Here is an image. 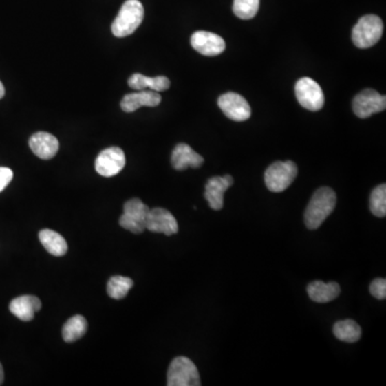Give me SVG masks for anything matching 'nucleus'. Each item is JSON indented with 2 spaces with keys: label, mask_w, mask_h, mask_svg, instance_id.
<instances>
[{
  "label": "nucleus",
  "mask_w": 386,
  "mask_h": 386,
  "mask_svg": "<svg viewBox=\"0 0 386 386\" xmlns=\"http://www.w3.org/2000/svg\"><path fill=\"white\" fill-rule=\"evenodd\" d=\"M146 230L153 233H162L167 236L174 235L178 232V224L175 217L171 214L168 209H149L146 218Z\"/></svg>",
  "instance_id": "9b49d317"
},
{
  "label": "nucleus",
  "mask_w": 386,
  "mask_h": 386,
  "mask_svg": "<svg viewBox=\"0 0 386 386\" xmlns=\"http://www.w3.org/2000/svg\"><path fill=\"white\" fill-rule=\"evenodd\" d=\"M39 239L42 246L47 249V253L55 257H63L68 251V244L66 239L53 230L44 228L39 233Z\"/></svg>",
  "instance_id": "aec40b11"
},
{
  "label": "nucleus",
  "mask_w": 386,
  "mask_h": 386,
  "mask_svg": "<svg viewBox=\"0 0 386 386\" xmlns=\"http://www.w3.org/2000/svg\"><path fill=\"white\" fill-rule=\"evenodd\" d=\"M128 85L136 90H144L146 88H151L153 92H165L170 88L171 83L167 76H156L149 78L144 76L141 73H134L128 80Z\"/></svg>",
  "instance_id": "6ab92c4d"
},
{
  "label": "nucleus",
  "mask_w": 386,
  "mask_h": 386,
  "mask_svg": "<svg viewBox=\"0 0 386 386\" xmlns=\"http://www.w3.org/2000/svg\"><path fill=\"white\" fill-rule=\"evenodd\" d=\"M191 47L204 56H217L226 50V42L214 32L199 30L192 34Z\"/></svg>",
  "instance_id": "f8f14e48"
},
{
  "label": "nucleus",
  "mask_w": 386,
  "mask_h": 386,
  "mask_svg": "<svg viewBox=\"0 0 386 386\" xmlns=\"http://www.w3.org/2000/svg\"><path fill=\"white\" fill-rule=\"evenodd\" d=\"M167 384L169 386H200L199 370L195 363L186 356H178L169 367Z\"/></svg>",
  "instance_id": "39448f33"
},
{
  "label": "nucleus",
  "mask_w": 386,
  "mask_h": 386,
  "mask_svg": "<svg viewBox=\"0 0 386 386\" xmlns=\"http://www.w3.org/2000/svg\"><path fill=\"white\" fill-rule=\"evenodd\" d=\"M13 178V172L11 169L0 167V192L10 184Z\"/></svg>",
  "instance_id": "bb28decb"
},
{
  "label": "nucleus",
  "mask_w": 386,
  "mask_h": 386,
  "mask_svg": "<svg viewBox=\"0 0 386 386\" xmlns=\"http://www.w3.org/2000/svg\"><path fill=\"white\" fill-rule=\"evenodd\" d=\"M337 203V195L330 187H322L314 192L307 205L304 222L309 230H317L333 213Z\"/></svg>",
  "instance_id": "f257e3e1"
},
{
  "label": "nucleus",
  "mask_w": 386,
  "mask_h": 386,
  "mask_svg": "<svg viewBox=\"0 0 386 386\" xmlns=\"http://www.w3.org/2000/svg\"><path fill=\"white\" fill-rule=\"evenodd\" d=\"M333 332L337 339L347 343H356L362 337V328L353 320L338 321Z\"/></svg>",
  "instance_id": "412c9836"
},
{
  "label": "nucleus",
  "mask_w": 386,
  "mask_h": 386,
  "mask_svg": "<svg viewBox=\"0 0 386 386\" xmlns=\"http://www.w3.org/2000/svg\"><path fill=\"white\" fill-rule=\"evenodd\" d=\"M5 96V87H3V83L0 82V99Z\"/></svg>",
  "instance_id": "c85d7f7f"
},
{
  "label": "nucleus",
  "mask_w": 386,
  "mask_h": 386,
  "mask_svg": "<svg viewBox=\"0 0 386 386\" xmlns=\"http://www.w3.org/2000/svg\"><path fill=\"white\" fill-rule=\"evenodd\" d=\"M41 301L34 295H23L17 297L9 305L11 314L17 319L30 322L34 318V314L41 309Z\"/></svg>",
  "instance_id": "f3484780"
},
{
  "label": "nucleus",
  "mask_w": 386,
  "mask_h": 386,
  "mask_svg": "<svg viewBox=\"0 0 386 386\" xmlns=\"http://www.w3.org/2000/svg\"><path fill=\"white\" fill-rule=\"evenodd\" d=\"M295 95L299 105L309 111L317 112L323 107V90L312 78H301L297 81L295 84Z\"/></svg>",
  "instance_id": "0eeeda50"
},
{
  "label": "nucleus",
  "mask_w": 386,
  "mask_h": 386,
  "mask_svg": "<svg viewBox=\"0 0 386 386\" xmlns=\"http://www.w3.org/2000/svg\"><path fill=\"white\" fill-rule=\"evenodd\" d=\"M133 287L131 278L114 276L107 282V291L109 297L114 299H122Z\"/></svg>",
  "instance_id": "5701e85b"
},
{
  "label": "nucleus",
  "mask_w": 386,
  "mask_h": 386,
  "mask_svg": "<svg viewBox=\"0 0 386 386\" xmlns=\"http://www.w3.org/2000/svg\"><path fill=\"white\" fill-rule=\"evenodd\" d=\"M307 293L312 301L319 304H325L337 299L340 294V286L337 282H311L307 287Z\"/></svg>",
  "instance_id": "a211bd4d"
},
{
  "label": "nucleus",
  "mask_w": 386,
  "mask_h": 386,
  "mask_svg": "<svg viewBox=\"0 0 386 386\" xmlns=\"http://www.w3.org/2000/svg\"><path fill=\"white\" fill-rule=\"evenodd\" d=\"M383 22L378 15H365L352 30V41L358 49H369L381 39Z\"/></svg>",
  "instance_id": "7ed1b4c3"
},
{
  "label": "nucleus",
  "mask_w": 386,
  "mask_h": 386,
  "mask_svg": "<svg viewBox=\"0 0 386 386\" xmlns=\"http://www.w3.org/2000/svg\"><path fill=\"white\" fill-rule=\"evenodd\" d=\"M149 207L140 199H131L124 205V214L119 218V224L127 231L134 234L143 233L146 230V218Z\"/></svg>",
  "instance_id": "423d86ee"
},
{
  "label": "nucleus",
  "mask_w": 386,
  "mask_h": 386,
  "mask_svg": "<svg viewBox=\"0 0 386 386\" xmlns=\"http://www.w3.org/2000/svg\"><path fill=\"white\" fill-rule=\"evenodd\" d=\"M160 94L153 90H139V93L128 94L122 98L120 107L126 113L136 112L142 107H155L160 105Z\"/></svg>",
  "instance_id": "dca6fc26"
},
{
  "label": "nucleus",
  "mask_w": 386,
  "mask_h": 386,
  "mask_svg": "<svg viewBox=\"0 0 386 386\" xmlns=\"http://www.w3.org/2000/svg\"><path fill=\"white\" fill-rule=\"evenodd\" d=\"M297 165L293 161H277L265 171V185L275 193L287 190L297 176Z\"/></svg>",
  "instance_id": "20e7f679"
},
{
  "label": "nucleus",
  "mask_w": 386,
  "mask_h": 386,
  "mask_svg": "<svg viewBox=\"0 0 386 386\" xmlns=\"http://www.w3.org/2000/svg\"><path fill=\"white\" fill-rule=\"evenodd\" d=\"M171 162L175 170L185 171L188 168L199 169L204 163V158L188 144L180 143L173 149Z\"/></svg>",
  "instance_id": "4468645a"
},
{
  "label": "nucleus",
  "mask_w": 386,
  "mask_h": 386,
  "mask_svg": "<svg viewBox=\"0 0 386 386\" xmlns=\"http://www.w3.org/2000/svg\"><path fill=\"white\" fill-rule=\"evenodd\" d=\"M370 211L376 217L383 218L386 216V186H378L370 195Z\"/></svg>",
  "instance_id": "b1692460"
},
{
  "label": "nucleus",
  "mask_w": 386,
  "mask_h": 386,
  "mask_svg": "<svg viewBox=\"0 0 386 386\" xmlns=\"http://www.w3.org/2000/svg\"><path fill=\"white\" fill-rule=\"evenodd\" d=\"M370 293L378 299H386V280L384 278H376L370 284Z\"/></svg>",
  "instance_id": "a878e982"
},
{
  "label": "nucleus",
  "mask_w": 386,
  "mask_h": 386,
  "mask_svg": "<svg viewBox=\"0 0 386 386\" xmlns=\"http://www.w3.org/2000/svg\"><path fill=\"white\" fill-rule=\"evenodd\" d=\"M32 153L43 160L54 158L58 153L59 142L53 134L47 132H36L30 139Z\"/></svg>",
  "instance_id": "2eb2a0df"
},
{
  "label": "nucleus",
  "mask_w": 386,
  "mask_h": 386,
  "mask_svg": "<svg viewBox=\"0 0 386 386\" xmlns=\"http://www.w3.org/2000/svg\"><path fill=\"white\" fill-rule=\"evenodd\" d=\"M352 107L353 112L357 117L368 118L386 109V98L376 90L367 88L355 96Z\"/></svg>",
  "instance_id": "6e6552de"
},
{
  "label": "nucleus",
  "mask_w": 386,
  "mask_h": 386,
  "mask_svg": "<svg viewBox=\"0 0 386 386\" xmlns=\"http://www.w3.org/2000/svg\"><path fill=\"white\" fill-rule=\"evenodd\" d=\"M260 8V0H234L233 12L241 20H251Z\"/></svg>",
  "instance_id": "393cba45"
},
{
  "label": "nucleus",
  "mask_w": 386,
  "mask_h": 386,
  "mask_svg": "<svg viewBox=\"0 0 386 386\" xmlns=\"http://www.w3.org/2000/svg\"><path fill=\"white\" fill-rule=\"evenodd\" d=\"M3 380H5V374H3V365L0 363V385L3 383Z\"/></svg>",
  "instance_id": "cd10ccee"
},
{
  "label": "nucleus",
  "mask_w": 386,
  "mask_h": 386,
  "mask_svg": "<svg viewBox=\"0 0 386 386\" xmlns=\"http://www.w3.org/2000/svg\"><path fill=\"white\" fill-rule=\"evenodd\" d=\"M144 7L139 0H127L112 24V32L117 38L133 34L143 22Z\"/></svg>",
  "instance_id": "f03ea898"
},
{
  "label": "nucleus",
  "mask_w": 386,
  "mask_h": 386,
  "mask_svg": "<svg viewBox=\"0 0 386 386\" xmlns=\"http://www.w3.org/2000/svg\"><path fill=\"white\" fill-rule=\"evenodd\" d=\"M87 328V321L84 317L80 316V314L72 317L63 325V332H61L63 340L68 343H74L85 335Z\"/></svg>",
  "instance_id": "4be33fe9"
},
{
  "label": "nucleus",
  "mask_w": 386,
  "mask_h": 386,
  "mask_svg": "<svg viewBox=\"0 0 386 386\" xmlns=\"http://www.w3.org/2000/svg\"><path fill=\"white\" fill-rule=\"evenodd\" d=\"M218 105L224 114L234 122H245L250 118V105L245 98L238 94H224L219 97Z\"/></svg>",
  "instance_id": "9d476101"
},
{
  "label": "nucleus",
  "mask_w": 386,
  "mask_h": 386,
  "mask_svg": "<svg viewBox=\"0 0 386 386\" xmlns=\"http://www.w3.org/2000/svg\"><path fill=\"white\" fill-rule=\"evenodd\" d=\"M126 164V157L122 149L109 147L101 151L96 159L95 168L98 174L105 178L117 175Z\"/></svg>",
  "instance_id": "1a4fd4ad"
},
{
  "label": "nucleus",
  "mask_w": 386,
  "mask_h": 386,
  "mask_svg": "<svg viewBox=\"0 0 386 386\" xmlns=\"http://www.w3.org/2000/svg\"><path fill=\"white\" fill-rule=\"evenodd\" d=\"M234 184L231 175L215 176L209 178L205 185L204 197L209 207L214 211H220L224 204V193Z\"/></svg>",
  "instance_id": "ddd939ff"
}]
</instances>
